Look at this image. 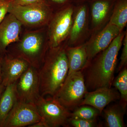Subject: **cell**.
I'll list each match as a JSON object with an SVG mask.
<instances>
[{
	"mask_svg": "<svg viewBox=\"0 0 127 127\" xmlns=\"http://www.w3.org/2000/svg\"><path fill=\"white\" fill-rule=\"evenodd\" d=\"M41 117L48 127H67L71 112L53 96L46 98L41 96L35 104Z\"/></svg>",
	"mask_w": 127,
	"mask_h": 127,
	"instance_id": "cell-4",
	"label": "cell"
},
{
	"mask_svg": "<svg viewBox=\"0 0 127 127\" xmlns=\"http://www.w3.org/2000/svg\"><path fill=\"white\" fill-rule=\"evenodd\" d=\"M100 114V112L97 109L87 105L78 107L71 112L72 117L92 121L97 120V119Z\"/></svg>",
	"mask_w": 127,
	"mask_h": 127,
	"instance_id": "cell-21",
	"label": "cell"
},
{
	"mask_svg": "<svg viewBox=\"0 0 127 127\" xmlns=\"http://www.w3.org/2000/svg\"><path fill=\"white\" fill-rule=\"evenodd\" d=\"M126 32H121L106 48L94 57L81 70L88 92L112 87L119 52Z\"/></svg>",
	"mask_w": 127,
	"mask_h": 127,
	"instance_id": "cell-1",
	"label": "cell"
},
{
	"mask_svg": "<svg viewBox=\"0 0 127 127\" xmlns=\"http://www.w3.org/2000/svg\"><path fill=\"white\" fill-rule=\"evenodd\" d=\"M11 1L15 4L27 5L44 2L45 0H14Z\"/></svg>",
	"mask_w": 127,
	"mask_h": 127,
	"instance_id": "cell-25",
	"label": "cell"
},
{
	"mask_svg": "<svg viewBox=\"0 0 127 127\" xmlns=\"http://www.w3.org/2000/svg\"><path fill=\"white\" fill-rule=\"evenodd\" d=\"M11 1L14 0H11Z\"/></svg>",
	"mask_w": 127,
	"mask_h": 127,
	"instance_id": "cell-31",
	"label": "cell"
},
{
	"mask_svg": "<svg viewBox=\"0 0 127 127\" xmlns=\"http://www.w3.org/2000/svg\"><path fill=\"white\" fill-rule=\"evenodd\" d=\"M30 66L26 61L22 58L6 56L2 58L1 83L6 87L15 83Z\"/></svg>",
	"mask_w": 127,
	"mask_h": 127,
	"instance_id": "cell-12",
	"label": "cell"
},
{
	"mask_svg": "<svg viewBox=\"0 0 127 127\" xmlns=\"http://www.w3.org/2000/svg\"><path fill=\"white\" fill-rule=\"evenodd\" d=\"M112 86L120 94L119 104L126 109L127 104V67H124L119 71L118 75L114 79Z\"/></svg>",
	"mask_w": 127,
	"mask_h": 127,
	"instance_id": "cell-20",
	"label": "cell"
},
{
	"mask_svg": "<svg viewBox=\"0 0 127 127\" xmlns=\"http://www.w3.org/2000/svg\"><path fill=\"white\" fill-rule=\"evenodd\" d=\"M8 12L22 24L35 26L45 23L49 17V7L45 1L27 5L15 4L11 1Z\"/></svg>",
	"mask_w": 127,
	"mask_h": 127,
	"instance_id": "cell-5",
	"label": "cell"
},
{
	"mask_svg": "<svg viewBox=\"0 0 127 127\" xmlns=\"http://www.w3.org/2000/svg\"><path fill=\"white\" fill-rule=\"evenodd\" d=\"M120 32L116 26L108 23L86 44L88 63L99 53L106 48Z\"/></svg>",
	"mask_w": 127,
	"mask_h": 127,
	"instance_id": "cell-10",
	"label": "cell"
},
{
	"mask_svg": "<svg viewBox=\"0 0 127 127\" xmlns=\"http://www.w3.org/2000/svg\"><path fill=\"white\" fill-rule=\"evenodd\" d=\"M16 82L6 87L0 97V127L18 100Z\"/></svg>",
	"mask_w": 127,
	"mask_h": 127,
	"instance_id": "cell-15",
	"label": "cell"
},
{
	"mask_svg": "<svg viewBox=\"0 0 127 127\" xmlns=\"http://www.w3.org/2000/svg\"><path fill=\"white\" fill-rule=\"evenodd\" d=\"M116 0H91V16L94 27L98 26L103 22Z\"/></svg>",
	"mask_w": 127,
	"mask_h": 127,
	"instance_id": "cell-16",
	"label": "cell"
},
{
	"mask_svg": "<svg viewBox=\"0 0 127 127\" xmlns=\"http://www.w3.org/2000/svg\"><path fill=\"white\" fill-rule=\"evenodd\" d=\"M73 7L70 5L58 12L53 19L49 30L51 48L58 47L70 35L72 26Z\"/></svg>",
	"mask_w": 127,
	"mask_h": 127,
	"instance_id": "cell-8",
	"label": "cell"
},
{
	"mask_svg": "<svg viewBox=\"0 0 127 127\" xmlns=\"http://www.w3.org/2000/svg\"><path fill=\"white\" fill-rule=\"evenodd\" d=\"M120 99V93L116 88H100L88 92L79 106L89 105L97 109L101 114L109 103Z\"/></svg>",
	"mask_w": 127,
	"mask_h": 127,
	"instance_id": "cell-11",
	"label": "cell"
},
{
	"mask_svg": "<svg viewBox=\"0 0 127 127\" xmlns=\"http://www.w3.org/2000/svg\"><path fill=\"white\" fill-rule=\"evenodd\" d=\"M42 119L35 104L18 100L5 119L2 127H28Z\"/></svg>",
	"mask_w": 127,
	"mask_h": 127,
	"instance_id": "cell-7",
	"label": "cell"
},
{
	"mask_svg": "<svg viewBox=\"0 0 127 127\" xmlns=\"http://www.w3.org/2000/svg\"><path fill=\"white\" fill-rule=\"evenodd\" d=\"M88 7L86 4L81 5L78 8L73 20L70 33V42L74 44L81 35L86 26Z\"/></svg>",
	"mask_w": 127,
	"mask_h": 127,
	"instance_id": "cell-17",
	"label": "cell"
},
{
	"mask_svg": "<svg viewBox=\"0 0 127 127\" xmlns=\"http://www.w3.org/2000/svg\"><path fill=\"white\" fill-rule=\"evenodd\" d=\"M29 127H48L45 120L42 118L39 122L28 126Z\"/></svg>",
	"mask_w": 127,
	"mask_h": 127,
	"instance_id": "cell-26",
	"label": "cell"
},
{
	"mask_svg": "<svg viewBox=\"0 0 127 127\" xmlns=\"http://www.w3.org/2000/svg\"><path fill=\"white\" fill-rule=\"evenodd\" d=\"M51 2L55 3V4H62L67 3L71 0H50Z\"/></svg>",
	"mask_w": 127,
	"mask_h": 127,
	"instance_id": "cell-27",
	"label": "cell"
},
{
	"mask_svg": "<svg viewBox=\"0 0 127 127\" xmlns=\"http://www.w3.org/2000/svg\"><path fill=\"white\" fill-rule=\"evenodd\" d=\"M17 50V55L14 57L24 59L30 65L39 70L44 51L42 37L39 34L31 33L25 36Z\"/></svg>",
	"mask_w": 127,
	"mask_h": 127,
	"instance_id": "cell-9",
	"label": "cell"
},
{
	"mask_svg": "<svg viewBox=\"0 0 127 127\" xmlns=\"http://www.w3.org/2000/svg\"><path fill=\"white\" fill-rule=\"evenodd\" d=\"M38 70L41 96H53L68 75V59L66 49L51 48L43 65Z\"/></svg>",
	"mask_w": 127,
	"mask_h": 127,
	"instance_id": "cell-2",
	"label": "cell"
},
{
	"mask_svg": "<svg viewBox=\"0 0 127 127\" xmlns=\"http://www.w3.org/2000/svg\"><path fill=\"white\" fill-rule=\"evenodd\" d=\"M123 45L121 57L120 64L118 66V71H120L124 67L127 66V34L126 32L123 40Z\"/></svg>",
	"mask_w": 127,
	"mask_h": 127,
	"instance_id": "cell-23",
	"label": "cell"
},
{
	"mask_svg": "<svg viewBox=\"0 0 127 127\" xmlns=\"http://www.w3.org/2000/svg\"><path fill=\"white\" fill-rule=\"evenodd\" d=\"M97 120H86L76 117H72L68 119L67 127H98Z\"/></svg>",
	"mask_w": 127,
	"mask_h": 127,
	"instance_id": "cell-22",
	"label": "cell"
},
{
	"mask_svg": "<svg viewBox=\"0 0 127 127\" xmlns=\"http://www.w3.org/2000/svg\"><path fill=\"white\" fill-rule=\"evenodd\" d=\"M126 109L120 104H112L104 108V117L107 127H125L124 117Z\"/></svg>",
	"mask_w": 127,
	"mask_h": 127,
	"instance_id": "cell-18",
	"label": "cell"
},
{
	"mask_svg": "<svg viewBox=\"0 0 127 127\" xmlns=\"http://www.w3.org/2000/svg\"><path fill=\"white\" fill-rule=\"evenodd\" d=\"M5 87L4 86V85H3L2 83L0 84V97L1 94H2V92L4 91Z\"/></svg>",
	"mask_w": 127,
	"mask_h": 127,
	"instance_id": "cell-29",
	"label": "cell"
},
{
	"mask_svg": "<svg viewBox=\"0 0 127 127\" xmlns=\"http://www.w3.org/2000/svg\"><path fill=\"white\" fill-rule=\"evenodd\" d=\"M88 92L82 71L67 75L65 81L53 97L70 111H73L81 102Z\"/></svg>",
	"mask_w": 127,
	"mask_h": 127,
	"instance_id": "cell-3",
	"label": "cell"
},
{
	"mask_svg": "<svg viewBox=\"0 0 127 127\" xmlns=\"http://www.w3.org/2000/svg\"><path fill=\"white\" fill-rule=\"evenodd\" d=\"M127 22V0H117L109 23L123 31Z\"/></svg>",
	"mask_w": 127,
	"mask_h": 127,
	"instance_id": "cell-19",
	"label": "cell"
},
{
	"mask_svg": "<svg viewBox=\"0 0 127 127\" xmlns=\"http://www.w3.org/2000/svg\"><path fill=\"white\" fill-rule=\"evenodd\" d=\"M2 58L0 56V84L2 83Z\"/></svg>",
	"mask_w": 127,
	"mask_h": 127,
	"instance_id": "cell-28",
	"label": "cell"
},
{
	"mask_svg": "<svg viewBox=\"0 0 127 127\" xmlns=\"http://www.w3.org/2000/svg\"><path fill=\"white\" fill-rule=\"evenodd\" d=\"M68 59V75L73 72L81 71L88 64L86 44L66 49Z\"/></svg>",
	"mask_w": 127,
	"mask_h": 127,
	"instance_id": "cell-14",
	"label": "cell"
},
{
	"mask_svg": "<svg viewBox=\"0 0 127 127\" xmlns=\"http://www.w3.org/2000/svg\"><path fill=\"white\" fill-rule=\"evenodd\" d=\"M11 0H0V24L8 12Z\"/></svg>",
	"mask_w": 127,
	"mask_h": 127,
	"instance_id": "cell-24",
	"label": "cell"
},
{
	"mask_svg": "<svg viewBox=\"0 0 127 127\" xmlns=\"http://www.w3.org/2000/svg\"><path fill=\"white\" fill-rule=\"evenodd\" d=\"M18 100L35 104L40 97L38 70L30 65L16 82Z\"/></svg>",
	"mask_w": 127,
	"mask_h": 127,
	"instance_id": "cell-6",
	"label": "cell"
},
{
	"mask_svg": "<svg viewBox=\"0 0 127 127\" xmlns=\"http://www.w3.org/2000/svg\"><path fill=\"white\" fill-rule=\"evenodd\" d=\"M76 0L77 2H84L87 0Z\"/></svg>",
	"mask_w": 127,
	"mask_h": 127,
	"instance_id": "cell-30",
	"label": "cell"
},
{
	"mask_svg": "<svg viewBox=\"0 0 127 127\" xmlns=\"http://www.w3.org/2000/svg\"><path fill=\"white\" fill-rule=\"evenodd\" d=\"M22 24L13 15L6 16L0 24V52L19 40Z\"/></svg>",
	"mask_w": 127,
	"mask_h": 127,
	"instance_id": "cell-13",
	"label": "cell"
}]
</instances>
